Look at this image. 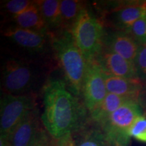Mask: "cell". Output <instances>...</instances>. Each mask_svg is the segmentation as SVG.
Listing matches in <instances>:
<instances>
[{"mask_svg":"<svg viewBox=\"0 0 146 146\" xmlns=\"http://www.w3.org/2000/svg\"><path fill=\"white\" fill-rule=\"evenodd\" d=\"M43 112L41 120L47 133L54 139L73 134L90 121L87 110L77 97L67 89L66 82L52 78L43 89Z\"/></svg>","mask_w":146,"mask_h":146,"instance_id":"cell-1","label":"cell"},{"mask_svg":"<svg viewBox=\"0 0 146 146\" xmlns=\"http://www.w3.org/2000/svg\"><path fill=\"white\" fill-rule=\"evenodd\" d=\"M52 47L71 92L76 97L81 96L87 60L76 45L71 32L62 31L53 35Z\"/></svg>","mask_w":146,"mask_h":146,"instance_id":"cell-2","label":"cell"},{"mask_svg":"<svg viewBox=\"0 0 146 146\" xmlns=\"http://www.w3.org/2000/svg\"><path fill=\"white\" fill-rule=\"evenodd\" d=\"M142 109L137 100L124 104L100 125L106 146H129L130 129L133 122L141 116Z\"/></svg>","mask_w":146,"mask_h":146,"instance_id":"cell-3","label":"cell"},{"mask_svg":"<svg viewBox=\"0 0 146 146\" xmlns=\"http://www.w3.org/2000/svg\"><path fill=\"white\" fill-rule=\"evenodd\" d=\"M70 32L87 61L95 60L103 47L105 35L100 20L87 8L84 9Z\"/></svg>","mask_w":146,"mask_h":146,"instance_id":"cell-4","label":"cell"},{"mask_svg":"<svg viewBox=\"0 0 146 146\" xmlns=\"http://www.w3.org/2000/svg\"><path fill=\"white\" fill-rule=\"evenodd\" d=\"M35 108L31 97L5 94L1 100V139L8 141L16 127Z\"/></svg>","mask_w":146,"mask_h":146,"instance_id":"cell-5","label":"cell"},{"mask_svg":"<svg viewBox=\"0 0 146 146\" xmlns=\"http://www.w3.org/2000/svg\"><path fill=\"white\" fill-rule=\"evenodd\" d=\"M47 134L35 108L16 127L7 142L9 146H50L53 137L49 139Z\"/></svg>","mask_w":146,"mask_h":146,"instance_id":"cell-6","label":"cell"},{"mask_svg":"<svg viewBox=\"0 0 146 146\" xmlns=\"http://www.w3.org/2000/svg\"><path fill=\"white\" fill-rule=\"evenodd\" d=\"M35 68L29 64L11 60L3 71L2 85L6 94L23 95L30 91L35 83Z\"/></svg>","mask_w":146,"mask_h":146,"instance_id":"cell-7","label":"cell"},{"mask_svg":"<svg viewBox=\"0 0 146 146\" xmlns=\"http://www.w3.org/2000/svg\"><path fill=\"white\" fill-rule=\"evenodd\" d=\"M108 91L101 67L96 60L87 61L86 71L83 87L84 103L89 113L101 104Z\"/></svg>","mask_w":146,"mask_h":146,"instance_id":"cell-8","label":"cell"},{"mask_svg":"<svg viewBox=\"0 0 146 146\" xmlns=\"http://www.w3.org/2000/svg\"><path fill=\"white\" fill-rule=\"evenodd\" d=\"M112 3L108 20L118 31H128L135 22L146 17V1Z\"/></svg>","mask_w":146,"mask_h":146,"instance_id":"cell-9","label":"cell"},{"mask_svg":"<svg viewBox=\"0 0 146 146\" xmlns=\"http://www.w3.org/2000/svg\"><path fill=\"white\" fill-rule=\"evenodd\" d=\"M95 60L107 74L120 77L137 78L132 62L105 47H102Z\"/></svg>","mask_w":146,"mask_h":146,"instance_id":"cell-10","label":"cell"},{"mask_svg":"<svg viewBox=\"0 0 146 146\" xmlns=\"http://www.w3.org/2000/svg\"><path fill=\"white\" fill-rule=\"evenodd\" d=\"M139 44L129 32L114 31L104 35L103 47L112 51L134 64Z\"/></svg>","mask_w":146,"mask_h":146,"instance_id":"cell-11","label":"cell"},{"mask_svg":"<svg viewBox=\"0 0 146 146\" xmlns=\"http://www.w3.org/2000/svg\"><path fill=\"white\" fill-rule=\"evenodd\" d=\"M3 35L18 46L33 52L43 50L47 43V36L50 35L16 26L7 29Z\"/></svg>","mask_w":146,"mask_h":146,"instance_id":"cell-12","label":"cell"},{"mask_svg":"<svg viewBox=\"0 0 146 146\" xmlns=\"http://www.w3.org/2000/svg\"><path fill=\"white\" fill-rule=\"evenodd\" d=\"M104 72L108 93L137 100L143 83L138 78H128Z\"/></svg>","mask_w":146,"mask_h":146,"instance_id":"cell-13","label":"cell"},{"mask_svg":"<svg viewBox=\"0 0 146 146\" xmlns=\"http://www.w3.org/2000/svg\"><path fill=\"white\" fill-rule=\"evenodd\" d=\"M130 100H135L108 93L101 104L89 113V120L95 125H100L122 105Z\"/></svg>","mask_w":146,"mask_h":146,"instance_id":"cell-14","label":"cell"},{"mask_svg":"<svg viewBox=\"0 0 146 146\" xmlns=\"http://www.w3.org/2000/svg\"><path fill=\"white\" fill-rule=\"evenodd\" d=\"M16 27L51 35L38 6L36 1L28 10L12 18Z\"/></svg>","mask_w":146,"mask_h":146,"instance_id":"cell-15","label":"cell"},{"mask_svg":"<svg viewBox=\"0 0 146 146\" xmlns=\"http://www.w3.org/2000/svg\"><path fill=\"white\" fill-rule=\"evenodd\" d=\"M72 136L74 146H106L100 128L91 121Z\"/></svg>","mask_w":146,"mask_h":146,"instance_id":"cell-16","label":"cell"},{"mask_svg":"<svg viewBox=\"0 0 146 146\" xmlns=\"http://www.w3.org/2000/svg\"><path fill=\"white\" fill-rule=\"evenodd\" d=\"M51 35L52 31L61 32V17H60V1L58 0H43L36 1Z\"/></svg>","mask_w":146,"mask_h":146,"instance_id":"cell-17","label":"cell"},{"mask_svg":"<svg viewBox=\"0 0 146 146\" xmlns=\"http://www.w3.org/2000/svg\"><path fill=\"white\" fill-rule=\"evenodd\" d=\"M61 32L71 31L81 12L85 9V2L77 0L60 1Z\"/></svg>","mask_w":146,"mask_h":146,"instance_id":"cell-18","label":"cell"},{"mask_svg":"<svg viewBox=\"0 0 146 146\" xmlns=\"http://www.w3.org/2000/svg\"><path fill=\"white\" fill-rule=\"evenodd\" d=\"M137 78L146 84V45H140L134 61Z\"/></svg>","mask_w":146,"mask_h":146,"instance_id":"cell-19","label":"cell"},{"mask_svg":"<svg viewBox=\"0 0 146 146\" xmlns=\"http://www.w3.org/2000/svg\"><path fill=\"white\" fill-rule=\"evenodd\" d=\"M35 1L29 0H12L5 3V9L7 12L11 14L12 18L19 15L30 8Z\"/></svg>","mask_w":146,"mask_h":146,"instance_id":"cell-20","label":"cell"},{"mask_svg":"<svg viewBox=\"0 0 146 146\" xmlns=\"http://www.w3.org/2000/svg\"><path fill=\"white\" fill-rule=\"evenodd\" d=\"M130 135L137 141L146 143V116H138L133 122L130 129Z\"/></svg>","mask_w":146,"mask_h":146,"instance_id":"cell-21","label":"cell"},{"mask_svg":"<svg viewBox=\"0 0 146 146\" xmlns=\"http://www.w3.org/2000/svg\"><path fill=\"white\" fill-rule=\"evenodd\" d=\"M127 32H129L139 45H146V17L138 20Z\"/></svg>","mask_w":146,"mask_h":146,"instance_id":"cell-22","label":"cell"},{"mask_svg":"<svg viewBox=\"0 0 146 146\" xmlns=\"http://www.w3.org/2000/svg\"><path fill=\"white\" fill-rule=\"evenodd\" d=\"M50 146H74L72 134H68L60 139L53 138Z\"/></svg>","mask_w":146,"mask_h":146,"instance_id":"cell-23","label":"cell"},{"mask_svg":"<svg viewBox=\"0 0 146 146\" xmlns=\"http://www.w3.org/2000/svg\"><path fill=\"white\" fill-rule=\"evenodd\" d=\"M137 102L141 108L142 110L144 111L146 114V84H143V88L138 96Z\"/></svg>","mask_w":146,"mask_h":146,"instance_id":"cell-24","label":"cell"},{"mask_svg":"<svg viewBox=\"0 0 146 146\" xmlns=\"http://www.w3.org/2000/svg\"><path fill=\"white\" fill-rule=\"evenodd\" d=\"M145 115H146V114H145Z\"/></svg>","mask_w":146,"mask_h":146,"instance_id":"cell-25","label":"cell"}]
</instances>
